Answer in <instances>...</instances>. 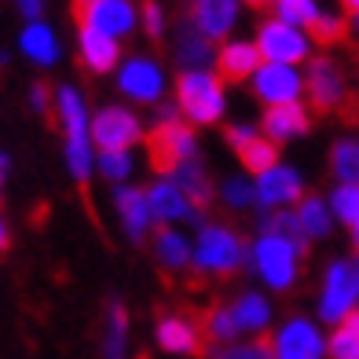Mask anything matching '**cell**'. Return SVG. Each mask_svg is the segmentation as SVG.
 <instances>
[{"mask_svg":"<svg viewBox=\"0 0 359 359\" xmlns=\"http://www.w3.org/2000/svg\"><path fill=\"white\" fill-rule=\"evenodd\" d=\"M147 158L158 176H176L187 161L198 158V143H194V128L176 118V107L158 110V125L147 133Z\"/></svg>","mask_w":359,"mask_h":359,"instance_id":"cell-1","label":"cell"},{"mask_svg":"<svg viewBox=\"0 0 359 359\" xmlns=\"http://www.w3.org/2000/svg\"><path fill=\"white\" fill-rule=\"evenodd\" d=\"M55 107H59V125L67 136V169L74 172V180L81 187H88L92 176V118L85 110V100L74 85H62L55 92Z\"/></svg>","mask_w":359,"mask_h":359,"instance_id":"cell-2","label":"cell"},{"mask_svg":"<svg viewBox=\"0 0 359 359\" xmlns=\"http://www.w3.org/2000/svg\"><path fill=\"white\" fill-rule=\"evenodd\" d=\"M250 264V250L235 227L227 224H202L198 246H194V275H213V279H231Z\"/></svg>","mask_w":359,"mask_h":359,"instance_id":"cell-3","label":"cell"},{"mask_svg":"<svg viewBox=\"0 0 359 359\" xmlns=\"http://www.w3.org/2000/svg\"><path fill=\"white\" fill-rule=\"evenodd\" d=\"M176 110L191 125H217L224 118V81L217 74H180Z\"/></svg>","mask_w":359,"mask_h":359,"instance_id":"cell-4","label":"cell"},{"mask_svg":"<svg viewBox=\"0 0 359 359\" xmlns=\"http://www.w3.org/2000/svg\"><path fill=\"white\" fill-rule=\"evenodd\" d=\"M158 348H165L172 355H213L205 337V323L198 308H172V312H158L154 323Z\"/></svg>","mask_w":359,"mask_h":359,"instance_id":"cell-5","label":"cell"},{"mask_svg":"<svg viewBox=\"0 0 359 359\" xmlns=\"http://www.w3.org/2000/svg\"><path fill=\"white\" fill-rule=\"evenodd\" d=\"M359 304V257L352 260H334L326 268L323 279V301H319V316L323 323L341 326Z\"/></svg>","mask_w":359,"mask_h":359,"instance_id":"cell-6","label":"cell"},{"mask_svg":"<svg viewBox=\"0 0 359 359\" xmlns=\"http://www.w3.org/2000/svg\"><path fill=\"white\" fill-rule=\"evenodd\" d=\"M253 264L260 271V279H264L271 290H293L301 275V253L290 246L286 238H271V235H260L257 246H253Z\"/></svg>","mask_w":359,"mask_h":359,"instance_id":"cell-7","label":"cell"},{"mask_svg":"<svg viewBox=\"0 0 359 359\" xmlns=\"http://www.w3.org/2000/svg\"><path fill=\"white\" fill-rule=\"evenodd\" d=\"M143 140V125L133 110L125 107H103L92 118V143L100 154H128V147Z\"/></svg>","mask_w":359,"mask_h":359,"instance_id":"cell-8","label":"cell"},{"mask_svg":"<svg viewBox=\"0 0 359 359\" xmlns=\"http://www.w3.org/2000/svg\"><path fill=\"white\" fill-rule=\"evenodd\" d=\"M304 92L312 100V110L316 114H337L341 103L348 100V85H345V74L334 59L326 55H316L308 59V77H304Z\"/></svg>","mask_w":359,"mask_h":359,"instance_id":"cell-9","label":"cell"},{"mask_svg":"<svg viewBox=\"0 0 359 359\" xmlns=\"http://www.w3.org/2000/svg\"><path fill=\"white\" fill-rule=\"evenodd\" d=\"M308 44H312V41H308L297 26L275 19V15L260 19V26H257V48H260V55H264L268 62H279V67H293V62L308 59Z\"/></svg>","mask_w":359,"mask_h":359,"instance_id":"cell-10","label":"cell"},{"mask_svg":"<svg viewBox=\"0 0 359 359\" xmlns=\"http://www.w3.org/2000/svg\"><path fill=\"white\" fill-rule=\"evenodd\" d=\"M74 22L77 29L85 26L118 41L136 29V8L125 4V0H85V4H74Z\"/></svg>","mask_w":359,"mask_h":359,"instance_id":"cell-11","label":"cell"},{"mask_svg":"<svg viewBox=\"0 0 359 359\" xmlns=\"http://www.w3.org/2000/svg\"><path fill=\"white\" fill-rule=\"evenodd\" d=\"M224 140H227V147L238 154L242 165H246V172L264 176V172H271V169H279V143L268 140L260 128L227 125V128H224Z\"/></svg>","mask_w":359,"mask_h":359,"instance_id":"cell-12","label":"cell"},{"mask_svg":"<svg viewBox=\"0 0 359 359\" xmlns=\"http://www.w3.org/2000/svg\"><path fill=\"white\" fill-rule=\"evenodd\" d=\"M172 59H176L180 74H209V67L217 62L213 41L205 34H198V26H194L187 15L172 29Z\"/></svg>","mask_w":359,"mask_h":359,"instance_id":"cell-13","label":"cell"},{"mask_svg":"<svg viewBox=\"0 0 359 359\" xmlns=\"http://www.w3.org/2000/svg\"><path fill=\"white\" fill-rule=\"evenodd\" d=\"M271 345H275V359H323L326 355L323 334L316 330V323L301 316L286 319Z\"/></svg>","mask_w":359,"mask_h":359,"instance_id":"cell-14","label":"cell"},{"mask_svg":"<svg viewBox=\"0 0 359 359\" xmlns=\"http://www.w3.org/2000/svg\"><path fill=\"white\" fill-rule=\"evenodd\" d=\"M304 88L301 74L293 67H279V62H264L257 74H253V95L264 107H286V103H297V95Z\"/></svg>","mask_w":359,"mask_h":359,"instance_id":"cell-15","label":"cell"},{"mask_svg":"<svg viewBox=\"0 0 359 359\" xmlns=\"http://www.w3.org/2000/svg\"><path fill=\"white\" fill-rule=\"evenodd\" d=\"M118 88L136 103H158L161 92H165V74H161V67L154 59L133 55L118 74Z\"/></svg>","mask_w":359,"mask_h":359,"instance_id":"cell-16","label":"cell"},{"mask_svg":"<svg viewBox=\"0 0 359 359\" xmlns=\"http://www.w3.org/2000/svg\"><path fill=\"white\" fill-rule=\"evenodd\" d=\"M290 202H304V184H301V176L297 169H290V165H279V169H271L257 180V209L260 213H271V209H283Z\"/></svg>","mask_w":359,"mask_h":359,"instance_id":"cell-17","label":"cell"},{"mask_svg":"<svg viewBox=\"0 0 359 359\" xmlns=\"http://www.w3.org/2000/svg\"><path fill=\"white\" fill-rule=\"evenodd\" d=\"M114 205H118V217H121L125 235L133 238V242H147L151 224H154L151 202H147V191H140V187H118V191H114Z\"/></svg>","mask_w":359,"mask_h":359,"instance_id":"cell-18","label":"cell"},{"mask_svg":"<svg viewBox=\"0 0 359 359\" xmlns=\"http://www.w3.org/2000/svg\"><path fill=\"white\" fill-rule=\"evenodd\" d=\"M260 133L283 147V140L312 133V114L304 110V103H286V107H264L260 118Z\"/></svg>","mask_w":359,"mask_h":359,"instance_id":"cell-19","label":"cell"},{"mask_svg":"<svg viewBox=\"0 0 359 359\" xmlns=\"http://www.w3.org/2000/svg\"><path fill=\"white\" fill-rule=\"evenodd\" d=\"M147 202H151V213H154L158 224H172V220H194V224H202V217L191 209L187 194L176 187V180H158V184H151Z\"/></svg>","mask_w":359,"mask_h":359,"instance_id":"cell-20","label":"cell"},{"mask_svg":"<svg viewBox=\"0 0 359 359\" xmlns=\"http://www.w3.org/2000/svg\"><path fill=\"white\" fill-rule=\"evenodd\" d=\"M187 19L198 26V34H205L209 41H224L235 29L238 4H231V0H198V4L187 8Z\"/></svg>","mask_w":359,"mask_h":359,"instance_id":"cell-21","label":"cell"},{"mask_svg":"<svg viewBox=\"0 0 359 359\" xmlns=\"http://www.w3.org/2000/svg\"><path fill=\"white\" fill-rule=\"evenodd\" d=\"M260 70V48L250 41H227L217 52V77L220 81H246Z\"/></svg>","mask_w":359,"mask_h":359,"instance_id":"cell-22","label":"cell"},{"mask_svg":"<svg viewBox=\"0 0 359 359\" xmlns=\"http://www.w3.org/2000/svg\"><path fill=\"white\" fill-rule=\"evenodd\" d=\"M77 52H81V62H85L92 74H107V70L118 67L121 44L114 41V37H103V34H95V29L81 26L77 29Z\"/></svg>","mask_w":359,"mask_h":359,"instance_id":"cell-23","label":"cell"},{"mask_svg":"<svg viewBox=\"0 0 359 359\" xmlns=\"http://www.w3.org/2000/svg\"><path fill=\"white\" fill-rule=\"evenodd\" d=\"M260 227V235H271V238H286L293 250L301 253V260H308V253H312V246H308V231H304V224L297 220V213H286V209H271V213H260L257 220Z\"/></svg>","mask_w":359,"mask_h":359,"instance_id":"cell-24","label":"cell"},{"mask_svg":"<svg viewBox=\"0 0 359 359\" xmlns=\"http://www.w3.org/2000/svg\"><path fill=\"white\" fill-rule=\"evenodd\" d=\"M176 187L187 194V202H191V209L194 213H205L209 205H213V180H209V172H205V165H202V158H194V161H187L184 169L176 172Z\"/></svg>","mask_w":359,"mask_h":359,"instance_id":"cell-25","label":"cell"},{"mask_svg":"<svg viewBox=\"0 0 359 359\" xmlns=\"http://www.w3.org/2000/svg\"><path fill=\"white\" fill-rule=\"evenodd\" d=\"M154 257H158V264L165 268V271L194 268V253L187 246V238L176 235L169 224H158V231H154Z\"/></svg>","mask_w":359,"mask_h":359,"instance_id":"cell-26","label":"cell"},{"mask_svg":"<svg viewBox=\"0 0 359 359\" xmlns=\"http://www.w3.org/2000/svg\"><path fill=\"white\" fill-rule=\"evenodd\" d=\"M19 48L29 62L37 67H55L59 62V41H55V29L44 26V22H29L19 37Z\"/></svg>","mask_w":359,"mask_h":359,"instance_id":"cell-27","label":"cell"},{"mask_svg":"<svg viewBox=\"0 0 359 359\" xmlns=\"http://www.w3.org/2000/svg\"><path fill=\"white\" fill-rule=\"evenodd\" d=\"M231 312H235V323H238V330H246V334H260L264 337L268 330V323H271V308L268 301L260 297V293H242V297L231 304Z\"/></svg>","mask_w":359,"mask_h":359,"instance_id":"cell-28","label":"cell"},{"mask_svg":"<svg viewBox=\"0 0 359 359\" xmlns=\"http://www.w3.org/2000/svg\"><path fill=\"white\" fill-rule=\"evenodd\" d=\"M308 41L312 44H348L352 41V26L345 19V11H323L319 19L308 26Z\"/></svg>","mask_w":359,"mask_h":359,"instance_id":"cell-29","label":"cell"},{"mask_svg":"<svg viewBox=\"0 0 359 359\" xmlns=\"http://www.w3.org/2000/svg\"><path fill=\"white\" fill-rule=\"evenodd\" d=\"M125 345H128V312H125V304L110 301V308H107L103 359H125Z\"/></svg>","mask_w":359,"mask_h":359,"instance_id":"cell-30","label":"cell"},{"mask_svg":"<svg viewBox=\"0 0 359 359\" xmlns=\"http://www.w3.org/2000/svg\"><path fill=\"white\" fill-rule=\"evenodd\" d=\"M202 323H205L209 345H224V348H227V341H235V334H242L238 323H235L231 304H213V308H205V312H202Z\"/></svg>","mask_w":359,"mask_h":359,"instance_id":"cell-31","label":"cell"},{"mask_svg":"<svg viewBox=\"0 0 359 359\" xmlns=\"http://www.w3.org/2000/svg\"><path fill=\"white\" fill-rule=\"evenodd\" d=\"M297 220L304 224L308 238H326L334 231V220H330V209L319 194H304V202L297 205Z\"/></svg>","mask_w":359,"mask_h":359,"instance_id":"cell-32","label":"cell"},{"mask_svg":"<svg viewBox=\"0 0 359 359\" xmlns=\"http://www.w3.org/2000/svg\"><path fill=\"white\" fill-rule=\"evenodd\" d=\"M330 172L341 180V184H359V143L337 140L330 147Z\"/></svg>","mask_w":359,"mask_h":359,"instance_id":"cell-33","label":"cell"},{"mask_svg":"<svg viewBox=\"0 0 359 359\" xmlns=\"http://www.w3.org/2000/svg\"><path fill=\"white\" fill-rule=\"evenodd\" d=\"M268 11H275V19H283V22H290V26H304V29L323 15L312 0H279V4H271Z\"/></svg>","mask_w":359,"mask_h":359,"instance_id":"cell-34","label":"cell"},{"mask_svg":"<svg viewBox=\"0 0 359 359\" xmlns=\"http://www.w3.org/2000/svg\"><path fill=\"white\" fill-rule=\"evenodd\" d=\"M209 359H275V345H271V337H253L246 341V345H227L220 352H213Z\"/></svg>","mask_w":359,"mask_h":359,"instance_id":"cell-35","label":"cell"},{"mask_svg":"<svg viewBox=\"0 0 359 359\" xmlns=\"http://www.w3.org/2000/svg\"><path fill=\"white\" fill-rule=\"evenodd\" d=\"M330 205H334V217H337L341 224L355 227V224H359V184H341V187L334 191Z\"/></svg>","mask_w":359,"mask_h":359,"instance_id":"cell-36","label":"cell"},{"mask_svg":"<svg viewBox=\"0 0 359 359\" xmlns=\"http://www.w3.org/2000/svg\"><path fill=\"white\" fill-rule=\"evenodd\" d=\"M326 352H330V359H359V334L352 330L348 323H341L337 330L330 334Z\"/></svg>","mask_w":359,"mask_h":359,"instance_id":"cell-37","label":"cell"},{"mask_svg":"<svg viewBox=\"0 0 359 359\" xmlns=\"http://www.w3.org/2000/svg\"><path fill=\"white\" fill-rule=\"evenodd\" d=\"M95 165H100V176L110 180V184H125V180L133 176V158L128 154H100Z\"/></svg>","mask_w":359,"mask_h":359,"instance_id":"cell-38","label":"cell"},{"mask_svg":"<svg viewBox=\"0 0 359 359\" xmlns=\"http://www.w3.org/2000/svg\"><path fill=\"white\" fill-rule=\"evenodd\" d=\"M220 194H224V202L231 205V209H250V205H257V187H253V184H246L242 176L227 180Z\"/></svg>","mask_w":359,"mask_h":359,"instance_id":"cell-39","label":"cell"},{"mask_svg":"<svg viewBox=\"0 0 359 359\" xmlns=\"http://www.w3.org/2000/svg\"><path fill=\"white\" fill-rule=\"evenodd\" d=\"M140 11H143V34L154 44H161V34H165V11H161L158 4H143Z\"/></svg>","mask_w":359,"mask_h":359,"instance_id":"cell-40","label":"cell"},{"mask_svg":"<svg viewBox=\"0 0 359 359\" xmlns=\"http://www.w3.org/2000/svg\"><path fill=\"white\" fill-rule=\"evenodd\" d=\"M29 103H34L37 114H52V88H48L44 81H37V85L29 88Z\"/></svg>","mask_w":359,"mask_h":359,"instance_id":"cell-41","label":"cell"},{"mask_svg":"<svg viewBox=\"0 0 359 359\" xmlns=\"http://www.w3.org/2000/svg\"><path fill=\"white\" fill-rule=\"evenodd\" d=\"M19 11L26 15L29 22H41V11H44V8L37 4V0H22V4H19Z\"/></svg>","mask_w":359,"mask_h":359,"instance_id":"cell-42","label":"cell"},{"mask_svg":"<svg viewBox=\"0 0 359 359\" xmlns=\"http://www.w3.org/2000/svg\"><path fill=\"white\" fill-rule=\"evenodd\" d=\"M345 323H348V326H352V330H355V334H359V308H355V312H352V316H348V319H345Z\"/></svg>","mask_w":359,"mask_h":359,"instance_id":"cell-43","label":"cell"},{"mask_svg":"<svg viewBox=\"0 0 359 359\" xmlns=\"http://www.w3.org/2000/svg\"><path fill=\"white\" fill-rule=\"evenodd\" d=\"M4 172H8V158L0 154V187H4Z\"/></svg>","mask_w":359,"mask_h":359,"instance_id":"cell-44","label":"cell"},{"mask_svg":"<svg viewBox=\"0 0 359 359\" xmlns=\"http://www.w3.org/2000/svg\"><path fill=\"white\" fill-rule=\"evenodd\" d=\"M352 246H355V257H359V224L352 227Z\"/></svg>","mask_w":359,"mask_h":359,"instance_id":"cell-45","label":"cell"},{"mask_svg":"<svg viewBox=\"0 0 359 359\" xmlns=\"http://www.w3.org/2000/svg\"><path fill=\"white\" fill-rule=\"evenodd\" d=\"M136 359H151V355H147V352H140V355H136Z\"/></svg>","mask_w":359,"mask_h":359,"instance_id":"cell-46","label":"cell"}]
</instances>
